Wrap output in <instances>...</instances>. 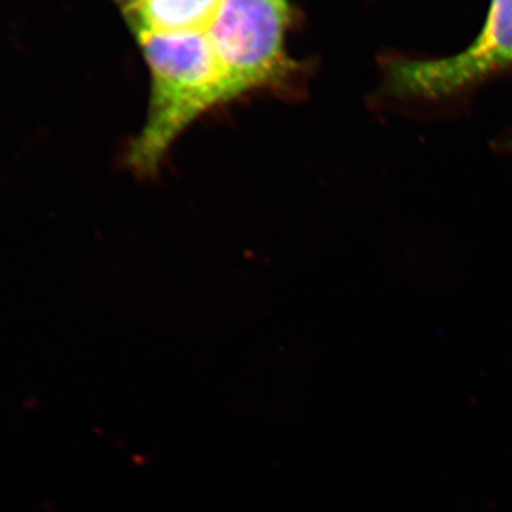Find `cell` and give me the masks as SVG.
<instances>
[{
    "instance_id": "cell-6",
    "label": "cell",
    "mask_w": 512,
    "mask_h": 512,
    "mask_svg": "<svg viewBox=\"0 0 512 512\" xmlns=\"http://www.w3.org/2000/svg\"><path fill=\"white\" fill-rule=\"evenodd\" d=\"M508 148H511L512 150V140L510 141V144H508Z\"/></svg>"
},
{
    "instance_id": "cell-5",
    "label": "cell",
    "mask_w": 512,
    "mask_h": 512,
    "mask_svg": "<svg viewBox=\"0 0 512 512\" xmlns=\"http://www.w3.org/2000/svg\"><path fill=\"white\" fill-rule=\"evenodd\" d=\"M117 2L120 3V5H123L124 10L127 8H130L131 5H133L134 0H117Z\"/></svg>"
},
{
    "instance_id": "cell-4",
    "label": "cell",
    "mask_w": 512,
    "mask_h": 512,
    "mask_svg": "<svg viewBox=\"0 0 512 512\" xmlns=\"http://www.w3.org/2000/svg\"><path fill=\"white\" fill-rule=\"evenodd\" d=\"M224 0H134L124 10L133 30L154 33L207 32Z\"/></svg>"
},
{
    "instance_id": "cell-2",
    "label": "cell",
    "mask_w": 512,
    "mask_h": 512,
    "mask_svg": "<svg viewBox=\"0 0 512 512\" xmlns=\"http://www.w3.org/2000/svg\"><path fill=\"white\" fill-rule=\"evenodd\" d=\"M288 0H224L207 30L228 101L259 90H286L301 69L286 52Z\"/></svg>"
},
{
    "instance_id": "cell-1",
    "label": "cell",
    "mask_w": 512,
    "mask_h": 512,
    "mask_svg": "<svg viewBox=\"0 0 512 512\" xmlns=\"http://www.w3.org/2000/svg\"><path fill=\"white\" fill-rule=\"evenodd\" d=\"M134 33L150 72V99L146 121L128 147L127 163L138 175L150 177L195 121L229 101L207 32Z\"/></svg>"
},
{
    "instance_id": "cell-3",
    "label": "cell",
    "mask_w": 512,
    "mask_h": 512,
    "mask_svg": "<svg viewBox=\"0 0 512 512\" xmlns=\"http://www.w3.org/2000/svg\"><path fill=\"white\" fill-rule=\"evenodd\" d=\"M512 72V0H490L476 39L456 55L389 57L383 92L400 100L440 101Z\"/></svg>"
}]
</instances>
